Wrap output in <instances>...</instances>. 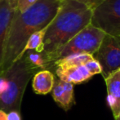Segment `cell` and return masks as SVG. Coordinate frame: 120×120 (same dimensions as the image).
<instances>
[{
	"label": "cell",
	"instance_id": "cell-1",
	"mask_svg": "<svg viewBox=\"0 0 120 120\" xmlns=\"http://www.w3.org/2000/svg\"><path fill=\"white\" fill-rule=\"evenodd\" d=\"M60 3V0H38L24 13L16 11L8 30L0 74L21 59L29 38L50 24L58 11Z\"/></svg>",
	"mask_w": 120,
	"mask_h": 120
},
{
	"label": "cell",
	"instance_id": "cell-5",
	"mask_svg": "<svg viewBox=\"0 0 120 120\" xmlns=\"http://www.w3.org/2000/svg\"><path fill=\"white\" fill-rule=\"evenodd\" d=\"M91 24L120 41V0H105L92 11Z\"/></svg>",
	"mask_w": 120,
	"mask_h": 120
},
{
	"label": "cell",
	"instance_id": "cell-2",
	"mask_svg": "<svg viewBox=\"0 0 120 120\" xmlns=\"http://www.w3.org/2000/svg\"><path fill=\"white\" fill-rule=\"evenodd\" d=\"M92 10L74 0H60L56 16L48 25L42 52L47 65L52 57L77 34L91 24Z\"/></svg>",
	"mask_w": 120,
	"mask_h": 120
},
{
	"label": "cell",
	"instance_id": "cell-3",
	"mask_svg": "<svg viewBox=\"0 0 120 120\" xmlns=\"http://www.w3.org/2000/svg\"><path fill=\"white\" fill-rule=\"evenodd\" d=\"M38 70L24 55L6 71L0 74V109L21 112L25 88Z\"/></svg>",
	"mask_w": 120,
	"mask_h": 120
},
{
	"label": "cell",
	"instance_id": "cell-14",
	"mask_svg": "<svg viewBox=\"0 0 120 120\" xmlns=\"http://www.w3.org/2000/svg\"><path fill=\"white\" fill-rule=\"evenodd\" d=\"M38 0H16V11L24 13L31 8Z\"/></svg>",
	"mask_w": 120,
	"mask_h": 120
},
{
	"label": "cell",
	"instance_id": "cell-6",
	"mask_svg": "<svg viewBox=\"0 0 120 120\" xmlns=\"http://www.w3.org/2000/svg\"><path fill=\"white\" fill-rule=\"evenodd\" d=\"M100 64L101 74L106 79L120 69V41L105 34L97 51L92 56Z\"/></svg>",
	"mask_w": 120,
	"mask_h": 120
},
{
	"label": "cell",
	"instance_id": "cell-9",
	"mask_svg": "<svg viewBox=\"0 0 120 120\" xmlns=\"http://www.w3.org/2000/svg\"><path fill=\"white\" fill-rule=\"evenodd\" d=\"M107 88V102L116 117L120 110V69L105 79Z\"/></svg>",
	"mask_w": 120,
	"mask_h": 120
},
{
	"label": "cell",
	"instance_id": "cell-10",
	"mask_svg": "<svg viewBox=\"0 0 120 120\" xmlns=\"http://www.w3.org/2000/svg\"><path fill=\"white\" fill-rule=\"evenodd\" d=\"M54 101L65 110H68L74 103V84L59 79L52 90Z\"/></svg>",
	"mask_w": 120,
	"mask_h": 120
},
{
	"label": "cell",
	"instance_id": "cell-18",
	"mask_svg": "<svg viewBox=\"0 0 120 120\" xmlns=\"http://www.w3.org/2000/svg\"><path fill=\"white\" fill-rule=\"evenodd\" d=\"M114 119H115V120H120V110H119V114H117V116H116V117H114Z\"/></svg>",
	"mask_w": 120,
	"mask_h": 120
},
{
	"label": "cell",
	"instance_id": "cell-12",
	"mask_svg": "<svg viewBox=\"0 0 120 120\" xmlns=\"http://www.w3.org/2000/svg\"><path fill=\"white\" fill-rule=\"evenodd\" d=\"M47 27L39 30V31L35 32L29 38L28 41H27L26 44H25V48L22 51L21 58L24 56L25 52H29V51L34 50L38 53H42L43 52V40H44Z\"/></svg>",
	"mask_w": 120,
	"mask_h": 120
},
{
	"label": "cell",
	"instance_id": "cell-8",
	"mask_svg": "<svg viewBox=\"0 0 120 120\" xmlns=\"http://www.w3.org/2000/svg\"><path fill=\"white\" fill-rule=\"evenodd\" d=\"M56 73L60 80L72 84L82 83L92 78L85 65L57 66Z\"/></svg>",
	"mask_w": 120,
	"mask_h": 120
},
{
	"label": "cell",
	"instance_id": "cell-11",
	"mask_svg": "<svg viewBox=\"0 0 120 120\" xmlns=\"http://www.w3.org/2000/svg\"><path fill=\"white\" fill-rule=\"evenodd\" d=\"M55 83V78L48 70H39L32 78L34 92L38 95H47L52 92Z\"/></svg>",
	"mask_w": 120,
	"mask_h": 120
},
{
	"label": "cell",
	"instance_id": "cell-7",
	"mask_svg": "<svg viewBox=\"0 0 120 120\" xmlns=\"http://www.w3.org/2000/svg\"><path fill=\"white\" fill-rule=\"evenodd\" d=\"M16 11V0H0V66L8 30Z\"/></svg>",
	"mask_w": 120,
	"mask_h": 120
},
{
	"label": "cell",
	"instance_id": "cell-13",
	"mask_svg": "<svg viewBox=\"0 0 120 120\" xmlns=\"http://www.w3.org/2000/svg\"><path fill=\"white\" fill-rule=\"evenodd\" d=\"M24 55L26 56L27 60H29L30 64L32 65H34V67H36L38 70L43 69L44 70L45 68H47V63L45 61L44 58H43V55L41 53H38L36 52H26Z\"/></svg>",
	"mask_w": 120,
	"mask_h": 120
},
{
	"label": "cell",
	"instance_id": "cell-17",
	"mask_svg": "<svg viewBox=\"0 0 120 120\" xmlns=\"http://www.w3.org/2000/svg\"><path fill=\"white\" fill-rule=\"evenodd\" d=\"M7 120H21V112L16 110L7 112Z\"/></svg>",
	"mask_w": 120,
	"mask_h": 120
},
{
	"label": "cell",
	"instance_id": "cell-4",
	"mask_svg": "<svg viewBox=\"0 0 120 120\" xmlns=\"http://www.w3.org/2000/svg\"><path fill=\"white\" fill-rule=\"evenodd\" d=\"M106 34L101 29L92 24L81 30L64 45L51 59V62H55L64 57L74 54H88L93 56L97 51Z\"/></svg>",
	"mask_w": 120,
	"mask_h": 120
},
{
	"label": "cell",
	"instance_id": "cell-15",
	"mask_svg": "<svg viewBox=\"0 0 120 120\" xmlns=\"http://www.w3.org/2000/svg\"><path fill=\"white\" fill-rule=\"evenodd\" d=\"M85 66L92 76L95 75V74H101V65H100V64L97 62V60H96L94 58L88 60V61L85 64Z\"/></svg>",
	"mask_w": 120,
	"mask_h": 120
},
{
	"label": "cell",
	"instance_id": "cell-16",
	"mask_svg": "<svg viewBox=\"0 0 120 120\" xmlns=\"http://www.w3.org/2000/svg\"><path fill=\"white\" fill-rule=\"evenodd\" d=\"M74 1H77L79 3H82V4L86 5L87 8H89L90 9H92L93 11L96 7L99 6L105 0H74Z\"/></svg>",
	"mask_w": 120,
	"mask_h": 120
}]
</instances>
